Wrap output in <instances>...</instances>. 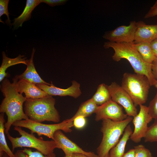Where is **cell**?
Returning <instances> with one entry per match:
<instances>
[{
    "label": "cell",
    "mask_w": 157,
    "mask_h": 157,
    "mask_svg": "<svg viewBox=\"0 0 157 157\" xmlns=\"http://www.w3.org/2000/svg\"><path fill=\"white\" fill-rule=\"evenodd\" d=\"M0 87L4 98L0 106V112L5 113L7 117L4 124L7 134L14 122L29 119L23 110V104L27 99L17 91L15 83H10L6 78L2 81Z\"/></svg>",
    "instance_id": "cell-1"
},
{
    "label": "cell",
    "mask_w": 157,
    "mask_h": 157,
    "mask_svg": "<svg viewBox=\"0 0 157 157\" xmlns=\"http://www.w3.org/2000/svg\"><path fill=\"white\" fill-rule=\"evenodd\" d=\"M105 49L112 48L115 51L113 59L118 62L125 59L130 63L135 73L145 76L150 86L154 85L156 80L152 72V64L145 62L133 46V43H117L108 41L105 42Z\"/></svg>",
    "instance_id": "cell-2"
},
{
    "label": "cell",
    "mask_w": 157,
    "mask_h": 157,
    "mask_svg": "<svg viewBox=\"0 0 157 157\" xmlns=\"http://www.w3.org/2000/svg\"><path fill=\"white\" fill-rule=\"evenodd\" d=\"M55 99L50 95L27 99L24 104V113L29 119L37 122L47 121L58 123L60 117L55 107Z\"/></svg>",
    "instance_id": "cell-3"
},
{
    "label": "cell",
    "mask_w": 157,
    "mask_h": 157,
    "mask_svg": "<svg viewBox=\"0 0 157 157\" xmlns=\"http://www.w3.org/2000/svg\"><path fill=\"white\" fill-rule=\"evenodd\" d=\"M128 116L124 120L115 122L109 119H103L101 131L103 134L101 142L97 149L98 157H104L119 140L126 127L132 120Z\"/></svg>",
    "instance_id": "cell-4"
},
{
    "label": "cell",
    "mask_w": 157,
    "mask_h": 157,
    "mask_svg": "<svg viewBox=\"0 0 157 157\" xmlns=\"http://www.w3.org/2000/svg\"><path fill=\"white\" fill-rule=\"evenodd\" d=\"M121 86L130 96L135 107L146 102L150 85L145 76L125 72L123 75Z\"/></svg>",
    "instance_id": "cell-5"
},
{
    "label": "cell",
    "mask_w": 157,
    "mask_h": 157,
    "mask_svg": "<svg viewBox=\"0 0 157 157\" xmlns=\"http://www.w3.org/2000/svg\"><path fill=\"white\" fill-rule=\"evenodd\" d=\"M14 129L21 135L19 137L12 136L9 133L7 136L12 146V151L18 147H28L35 149L45 155L53 153L54 149L58 148L57 143L53 140H44L36 138L31 132L30 133L22 129L21 127L15 126Z\"/></svg>",
    "instance_id": "cell-6"
},
{
    "label": "cell",
    "mask_w": 157,
    "mask_h": 157,
    "mask_svg": "<svg viewBox=\"0 0 157 157\" xmlns=\"http://www.w3.org/2000/svg\"><path fill=\"white\" fill-rule=\"evenodd\" d=\"M12 125L28 129L31 132L36 133L39 136L44 135L53 140L54 134L56 131L60 130L65 133H70L72 131L71 128L74 126L73 122L69 121L68 119L60 123L46 124L28 119L16 121Z\"/></svg>",
    "instance_id": "cell-7"
},
{
    "label": "cell",
    "mask_w": 157,
    "mask_h": 157,
    "mask_svg": "<svg viewBox=\"0 0 157 157\" xmlns=\"http://www.w3.org/2000/svg\"><path fill=\"white\" fill-rule=\"evenodd\" d=\"M140 107L138 113L133 117L132 120L134 128L130 138L135 143L140 142L144 138L148 127V124L153 118L149 113L148 107L143 105H139Z\"/></svg>",
    "instance_id": "cell-8"
},
{
    "label": "cell",
    "mask_w": 157,
    "mask_h": 157,
    "mask_svg": "<svg viewBox=\"0 0 157 157\" xmlns=\"http://www.w3.org/2000/svg\"><path fill=\"white\" fill-rule=\"evenodd\" d=\"M111 99L123 107L128 116L134 117L138 110L131 99L122 87L115 82L108 85Z\"/></svg>",
    "instance_id": "cell-9"
},
{
    "label": "cell",
    "mask_w": 157,
    "mask_h": 157,
    "mask_svg": "<svg viewBox=\"0 0 157 157\" xmlns=\"http://www.w3.org/2000/svg\"><path fill=\"white\" fill-rule=\"evenodd\" d=\"M135 21L130 22L128 26H119L115 29L105 32L103 36L109 41L117 43H133L136 28Z\"/></svg>",
    "instance_id": "cell-10"
},
{
    "label": "cell",
    "mask_w": 157,
    "mask_h": 157,
    "mask_svg": "<svg viewBox=\"0 0 157 157\" xmlns=\"http://www.w3.org/2000/svg\"><path fill=\"white\" fill-rule=\"evenodd\" d=\"M95 113V120L96 121L109 119L114 121L119 122L128 117L124 113L122 107L112 99L99 106Z\"/></svg>",
    "instance_id": "cell-11"
},
{
    "label": "cell",
    "mask_w": 157,
    "mask_h": 157,
    "mask_svg": "<svg viewBox=\"0 0 157 157\" xmlns=\"http://www.w3.org/2000/svg\"><path fill=\"white\" fill-rule=\"evenodd\" d=\"M58 145V148L61 149L65 155L72 156L74 153H81L88 157H98L97 155L91 152L83 150L76 144L69 139L60 130L54 134L53 140Z\"/></svg>",
    "instance_id": "cell-12"
},
{
    "label": "cell",
    "mask_w": 157,
    "mask_h": 157,
    "mask_svg": "<svg viewBox=\"0 0 157 157\" xmlns=\"http://www.w3.org/2000/svg\"><path fill=\"white\" fill-rule=\"evenodd\" d=\"M72 85L66 89L56 87L51 83L50 85L45 84H36V86L49 95L60 96H69L74 98L78 97L81 94L80 84L75 80L72 81Z\"/></svg>",
    "instance_id": "cell-13"
},
{
    "label": "cell",
    "mask_w": 157,
    "mask_h": 157,
    "mask_svg": "<svg viewBox=\"0 0 157 157\" xmlns=\"http://www.w3.org/2000/svg\"><path fill=\"white\" fill-rule=\"evenodd\" d=\"M13 82L17 91L22 94L24 93L27 99L40 98L49 95L35 84L24 80H18L15 78L13 79Z\"/></svg>",
    "instance_id": "cell-14"
},
{
    "label": "cell",
    "mask_w": 157,
    "mask_h": 157,
    "mask_svg": "<svg viewBox=\"0 0 157 157\" xmlns=\"http://www.w3.org/2000/svg\"><path fill=\"white\" fill-rule=\"evenodd\" d=\"M134 43H150L157 38V24L147 25L142 21L136 23Z\"/></svg>",
    "instance_id": "cell-15"
},
{
    "label": "cell",
    "mask_w": 157,
    "mask_h": 157,
    "mask_svg": "<svg viewBox=\"0 0 157 157\" xmlns=\"http://www.w3.org/2000/svg\"><path fill=\"white\" fill-rule=\"evenodd\" d=\"M35 49H33L31 56L25 71L22 74L17 75L15 78L18 80H24L35 84H45L50 85L51 83H47L40 77L35 69L33 61V58Z\"/></svg>",
    "instance_id": "cell-16"
},
{
    "label": "cell",
    "mask_w": 157,
    "mask_h": 157,
    "mask_svg": "<svg viewBox=\"0 0 157 157\" xmlns=\"http://www.w3.org/2000/svg\"><path fill=\"white\" fill-rule=\"evenodd\" d=\"M2 54V61L0 67V82L8 76L6 71L8 67L19 64H23L27 66L29 62V60L27 59V58L24 55L19 54L16 58H12L8 57L4 51H3Z\"/></svg>",
    "instance_id": "cell-17"
},
{
    "label": "cell",
    "mask_w": 157,
    "mask_h": 157,
    "mask_svg": "<svg viewBox=\"0 0 157 157\" xmlns=\"http://www.w3.org/2000/svg\"><path fill=\"white\" fill-rule=\"evenodd\" d=\"M40 2V0H27L25 7L22 13L17 17L15 18L11 24L15 30L22 27L23 23L29 20L31 18V13L34 8Z\"/></svg>",
    "instance_id": "cell-18"
},
{
    "label": "cell",
    "mask_w": 157,
    "mask_h": 157,
    "mask_svg": "<svg viewBox=\"0 0 157 157\" xmlns=\"http://www.w3.org/2000/svg\"><path fill=\"white\" fill-rule=\"evenodd\" d=\"M133 133L130 125L126 128L123 135L117 144L110 150V157H122L124 154L126 143Z\"/></svg>",
    "instance_id": "cell-19"
},
{
    "label": "cell",
    "mask_w": 157,
    "mask_h": 157,
    "mask_svg": "<svg viewBox=\"0 0 157 157\" xmlns=\"http://www.w3.org/2000/svg\"><path fill=\"white\" fill-rule=\"evenodd\" d=\"M98 106L91 98L83 102L75 114L71 118L69 119L70 122H73L76 117L81 116L86 117L95 113L98 107Z\"/></svg>",
    "instance_id": "cell-20"
},
{
    "label": "cell",
    "mask_w": 157,
    "mask_h": 157,
    "mask_svg": "<svg viewBox=\"0 0 157 157\" xmlns=\"http://www.w3.org/2000/svg\"><path fill=\"white\" fill-rule=\"evenodd\" d=\"M133 46L146 63L152 64L157 58L151 48L150 43L146 42H133Z\"/></svg>",
    "instance_id": "cell-21"
},
{
    "label": "cell",
    "mask_w": 157,
    "mask_h": 157,
    "mask_svg": "<svg viewBox=\"0 0 157 157\" xmlns=\"http://www.w3.org/2000/svg\"><path fill=\"white\" fill-rule=\"evenodd\" d=\"M92 98L98 106H101L111 100V95L108 85L104 83L99 85Z\"/></svg>",
    "instance_id": "cell-22"
},
{
    "label": "cell",
    "mask_w": 157,
    "mask_h": 157,
    "mask_svg": "<svg viewBox=\"0 0 157 157\" xmlns=\"http://www.w3.org/2000/svg\"><path fill=\"white\" fill-rule=\"evenodd\" d=\"M5 121L4 113L0 114V154L3 152L6 153L10 157H15L14 154L10 149L7 143L5 135L4 124Z\"/></svg>",
    "instance_id": "cell-23"
},
{
    "label": "cell",
    "mask_w": 157,
    "mask_h": 157,
    "mask_svg": "<svg viewBox=\"0 0 157 157\" xmlns=\"http://www.w3.org/2000/svg\"><path fill=\"white\" fill-rule=\"evenodd\" d=\"M14 154L15 157H56L54 153L45 155L37 150L33 151L31 149L26 148L17 150Z\"/></svg>",
    "instance_id": "cell-24"
},
{
    "label": "cell",
    "mask_w": 157,
    "mask_h": 157,
    "mask_svg": "<svg viewBox=\"0 0 157 157\" xmlns=\"http://www.w3.org/2000/svg\"><path fill=\"white\" fill-rule=\"evenodd\" d=\"M144 138L145 142H157V120L148 127Z\"/></svg>",
    "instance_id": "cell-25"
},
{
    "label": "cell",
    "mask_w": 157,
    "mask_h": 157,
    "mask_svg": "<svg viewBox=\"0 0 157 157\" xmlns=\"http://www.w3.org/2000/svg\"><path fill=\"white\" fill-rule=\"evenodd\" d=\"M135 157H153L150 150L140 144L134 147Z\"/></svg>",
    "instance_id": "cell-26"
},
{
    "label": "cell",
    "mask_w": 157,
    "mask_h": 157,
    "mask_svg": "<svg viewBox=\"0 0 157 157\" xmlns=\"http://www.w3.org/2000/svg\"><path fill=\"white\" fill-rule=\"evenodd\" d=\"M9 0H0V17L3 15H6L7 19L6 21V23L10 26H12L11 23V20L9 17V13L8 10V4Z\"/></svg>",
    "instance_id": "cell-27"
},
{
    "label": "cell",
    "mask_w": 157,
    "mask_h": 157,
    "mask_svg": "<svg viewBox=\"0 0 157 157\" xmlns=\"http://www.w3.org/2000/svg\"><path fill=\"white\" fill-rule=\"evenodd\" d=\"M148 107L149 113L152 118L157 120V92Z\"/></svg>",
    "instance_id": "cell-28"
},
{
    "label": "cell",
    "mask_w": 157,
    "mask_h": 157,
    "mask_svg": "<svg viewBox=\"0 0 157 157\" xmlns=\"http://www.w3.org/2000/svg\"><path fill=\"white\" fill-rule=\"evenodd\" d=\"M86 123L85 117L80 116L76 117L73 121V126L78 129L83 128L85 125Z\"/></svg>",
    "instance_id": "cell-29"
},
{
    "label": "cell",
    "mask_w": 157,
    "mask_h": 157,
    "mask_svg": "<svg viewBox=\"0 0 157 157\" xmlns=\"http://www.w3.org/2000/svg\"><path fill=\"white\" fill-rule=\"evenodd\" d=\"M67 1V0H40V3H45L51 7L64 5Z\"/></svg>",
    "instance_id": "cell-30"
},
{
    "label": "cell",
    "mask_w": 157,
    "mask_h": 157,
    "mask_svg": "<svg viewBox=\"0 0 157 157\" xmlns=\"http://www.w3.org/2000/svg\"><path fill=\"white\" fill-rule=\"evenodd\" d=\"M157 16V0L145 15L144 18H148Z\"/></svg>",
    "instance_id": "cell-31"
},
{
    "label": "cell",
    "mask_w": 157,
    "mask_h": 157,
    "mask_svg": "<svg viewBox=\"0 0 157 157\" xmlns=\"http://www.w3.org/2000/svg\"><path fill=\"white\" fill-rule=\"evenodd\" d=\"M150 44L154 53L157 57V38L151 41Z\"/></svg>",
    "instance_id": "cell-32"
},
{
    "label": "cell",
    "mask_w": 157,
    "mask_h": 157,
    "mask_svg": "<svg viewBox=\"0 0 157 157\" xmlns=\"http://www.w3.org/2000/svg\"><path fill=\"white\" fill-rule=\"evenodd\" d=\"M152 71L153 74L155 78L157 80V58L152 63Z\"/></svg>",
    "instance_id": "cell-33"
},
{
    "label": "cell",
    "mask_w": 157,
    "mask_h": 157,
    "mask_svg": "<svg viewBox=\"0 0 157 157\" xmlns=\"http://www.w3.org/2000/svg\"><path fill=\"white\" fill-rule=\"evenodd\" d=\"M122 157H135L134 149H129L127 152L124 153Z\"/></svg>",
    "instance_id": "cell-34"
},
{
    "label": "cell",
    "mask_w": 157,
    "mask_h": 157,
    "mask_svg": "<svg viewBox=\"0 0 157 157\" xmlns=\"http://www.w3.org/2000/svg\"><path fill=\"white\" fill-rule=\"evenodd\" d=\"M72 156V157H88L84 154L78 153H73Z\"/></svg>",
    "instance_id": "cell-35"
},
{
    "label": "cell",
    "mask_w": 157,
    "mask_h": 157,
    "mask_svg": "<svg viewBox=\"0 0 157 157\" xmlns=\"http://www.w3.org/2000/svg\"><path fill=\"white\" fill-rule=\"evenodd\" d=\"M0 157H10L6 153L3 152L0 154Z\"/></svg>",
    "instance_id": "cell-36"
},
{
    "label": "cell",
    "mask_w": 157,
    "mask_h": 157,
    "mask_svg": "<svg viewBox=\"0 0 157 157\" xmlns=\"http://www.w3.org/2000/svg\"><path fill=\"white\" fill-rule=\"evenodd\" d=\"M154 86L156 88H157V80H156Z\"/></svg>",
    "instance_id": "cell-37"
},
{
    "label": "cell",
    "mask_w": 157,
    "mask_h": 157,
    "mask_svg": "<svg viewBox=\"0 0 157 157\" xmlns=\"http://www.w3.org/2000/svg\"><path fill=\"white\" fill-rule=\"evenodd\" d=\"M104 157H110L109 153L106 154Z\"/></svg>",
    "instance_id": "cell-38"
},
{
    "label": "cell",
    "mask_w": 157,
    "mask_h": 157,
    "mask_svg": "<svg viewBox=\"0 0 157 157\" xmlns=\"http://www.w3.org/2000/svg\"><path fill=\"white\" fill-rule=\"evenodd\" d=\"M64 157H72V156H71L65 155Z\"/></svg>",
    "instance_id": "cell-39"
}]
</instances>
